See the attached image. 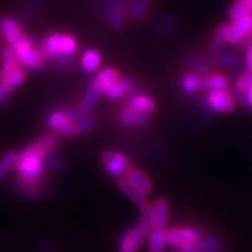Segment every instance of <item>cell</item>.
I'll return each mask as SVG.
<instances>
[{"mask_svg":"<svg viewBox=\"0 0 252 252\" xmlns=\"http://www.w3.org/2000/svg\"><path fill=\"white\" fill-rule=\"evenodd\" d=\"M61 144V136L48 133L39 136L18 155L16 165L17 192L27 198L40 197L45 190L47 159Z\"/></svg>","mask_w":252,"mask_h":252,"instance_id":"obj_1","label":"cell"},{"mask_svg":"<svg viewBox=\"0 0 252 252\" xmlns=\"http://www.w3.org/2000/svg\"><path fill=\"white\" fill-rule=\"evenodd\" d=\"M0 36L12 48L21 64L27 70H40L45 64L40 48L35 45L33 40L22 31L21 22L13 17L0 18Z\"/></svg>","mask_w":252,"mask_h":252,"instance_id":"obj_2","label":"cell"},{"mask_svg":"<svg viewBox=\"0 0 252 252\" xmlns=\"http://www.w3.org/2000/svg\"><path fill=\"white\" fill-rule=\"evenodd\" d=\"M156 103L150 94L143 90L135 89L127 95L124 106L119 112L120 125L126 129H142L150 123L155 112Z\"/></svg>","mask_w":252,"mask_h":252,"instance_id":"obj_3","label":"cell"},{"mask_svg":"<svg viewBox=\"0 0 252 252\" xmlns=\"http://www.w3.org/2000/svg\"><path fill=\"white\" fill-rule=\"evenodd\" d=\"M119 77V71L116 68H113V67L100 68L89 83V87L87 88V92L83 95V98L80 99L77 110L81 113L89 112L95 106L96 100L99 99L100 96H104V93L108 89V87L112 83H115Z\"/></svg>","mask_w":252,"mask_h":252,"instance_id":"obj_4","label":"cell"},{"mask_svg":"<svg viewBox=\"0 0 252 252\" xmlns=\"http://www.w3.org/2000/svg\"><path fill=\"white\" fill-rule=\"evenodd\" d=\"M26 80V68L16 57L12 48L4 45L0 49V83L10 93L22 85Z\"/></svg>","mask_w":252,"mask_h":252,"instance_id":"obj_5","label":"cell"},{"mask_svg":"<svg viewBox=\"0 0 252 252\" xmlns=\"http://www.w3.org/2000/svg\"><path fill=\"white\" fill-rule=\"evenodd\" d=\"M45 61H56L61 57L75 56L77 52L76 37L66 32H52L39 45Z\"/></svg>","mask_w":252,"mask_h":252,"instance_id":"obj_6","label":"cell"},{"mask_svg":"<svg viewBox=\"0 0 252 252\" xmlns=\"http://www.w3.org/2000/svg\"><path fill=\"white\" fill-rule=\"evenodd\" d=\"M80 115L81 112L77 108H71V107L56 108L48 113L47 119H45V125L60 136L73 138V136L79 135L77 120H79Z\"/></svg>","mask_w":252,"mask_h":252,"instance_id":"obj_7","label":"cell"},{"mask_svg":"<svg viewBox=\"0 0 252 252\" xmlns=\"http://www.w3.org/2000/svg\"><path fill=\"white\" fill-rule=\"evenodd\" d=\"M203 230L193 225H178L167 229V247L175 252L194 251L203 236Z\"/></svg>","mask_w":252,"mask_h":252,"instance_id":"obj_8","label":"cell"},{"mask_svg":"<svg viewBox=\"0 0 252 252\" xmlns=\"http://www.w3.org/2000/svg\"><path fill=\"white\" fill-rule=\"evenodd\" d=\"M99 10L106 18L108 26L113 30H120L124 27L127 16H130L127 0H103Z\"/></svg>","mask_w":252,"mask_h":252,"instance_id":"obj_9","label":"cell"},{"mask_svg":"<svg viewBox=\"0 0 252 252\" xmlns=\"http://www.w3.org/2000/svg\"><path fill=\"white\" fill-rule=\"evenodd\" d=\"M203 106L214 113H229L236 108L237 103L230 90L219 89L206 92L202 99Z\"/></svg>","mask_w":252,"mask_h":252,"instance_id":"obj_10","label":"cell"},{"mask_svg":"<svg viewBox=\"0 0 252 252\" xmlns=\"http://www.w3.org/2000/svg\"><path fill=\"white\" fill-rule=\"evenodd\" d=\"M252 37V13L230 21L229 24L228 44L245 49L246 44Z\"/></svg>","mask_w":252,"mask_h":252,"instance_id":"obj_11","label":"cell"},{"mask_svg":"<svg viewBox=\"0 0 252 252\" xmlns=\"http://www.w3.org/2000/svg\"><path fill=\"white\" fill-rule=\"evenodd\" d=\"M102 165L110 178H123L131 167L129 157L116 150H107L102 153Z\"/></svg>","mask_w":252,"mask_h":252,"instance_id":"obj_12","label":"cell"},{"mask_svg":"<svg viewBox=\"0 0 252 252\" xmlns=\"http://www.w3.org/2000/svg\"><path fill=\"white\" fill-rule=\"evenodd\" d=\"M146 241L147 236L139 225H131L121 233L117 242V252H138Z\"/></svg>","mask_w":252,"mask_h":252,"instance_id":"obj_13","label":"cell"},{"mask_svg":"<svg viewBox=\"0 0 252 252\" xmlns=\"http://www.w3.org/2000/svg\"><path fill=\"white\" fill-rule=\"evenodd\" d=\"M135 89L136 85L133 81V79L120 76L115 83H112L110 87H108V89H107L106 93H104V96H107L108 99L113 100L120 99V98H123V96L129 95V94Z\"/></svg>","mask_w":252,"mask_h":252,"instance_id":"obj_14","label":"cell"},{"mask_svg":"<svg viewBox=\"0 0 252 252\" xmlns=\"http://www.w3.org/2000/svg\"><path fill=\"white\" fill-rule=\"evenodd\" d=\"M117 187H119L120 190H121L131 202L135 203L136 206L142 207V206L148 203V194H146V193H143L142 190H139L138 188H135L129 180L126 179L125 176L117 179Z\"/></svg>","mask_w":252,"mask_h":252,"instance_id":"obj_15","label":"cell"},{"mask_svg":"<svg viewBox=\"0 0 252 252\" xmlns=\"http://www.w3.org/2000/svg\"><path fill=\"white\" fill-rule=\"evenodd\" d=\"M153 228H167L169 221V202L165 198H157L151 205Z\"/></svg>","mask_w":252,"mask_h":252,"instance_id":"obj_16","label":"cell"},{"mask_svg":"<svg viewBox=\"0 0 252 252\" xmlns=\"http://www.w3.org/2000/svg\"><path fill=\"white\" fill-rule=\"evenodd\" d=\"M125 178L129 180L135 188H138L139 190H142L143 193H146V194H148V193L152 190V182H151L150 176L147 175L143 170H140L139 167H134V166H131L129 169V171L125 174Z\"/></svg>","mask_w":252,"mask_h":252,"instance_id":"obj_17","label":"cell"},{"mask_svg":"<svg viewBox=\"0 0 252 252\" xmlns=\"http://www.w3.org/2000/svg\"><path fill=\"white\" fill-rule=\"evenodd\" d=\"M183 61L187 66L190 67V71H194L201 76H207L211 73V68H210V63L199 56V54L194 53V52H186L183 54Z\"/></svg>","mask_w":252,"mask_h":252,"instance_id":"obj_18","label":"cell"},{"mask_svg":"<svg viewBox=\"0 0 252 252\" xmlns=\"http://www.w3.org/2000/svg\"><path fill=\"white\" fill-rule=\"evenodd\" d=\"M100 64H102V54L96 49L85 50L80 58V67L87 73L98 72L100 70Z\"/></svg>","mask_w":252,"mask_h":252,"instance_id":"obj_19","label":"cell"},{"mask_svg":"<svg viewBox=\"0 0 252 252\" xmlns=\"http://www.w3.org/2000/svg\"><path fill=\"white\" fill-rule=\"evenodd\" d=\"M148 241V252H165L167 249V228H153Z\"/></svg>","mask_w":252,"mask_h":252,"instance_id":"obj_20","label":"cell"},{"mask_svg":"<svg viewBox=\"0 0 252 252\" xmlns=\"http://www.w3.org/2000/svg\"><path fill=\"white\" fill-rule=\"evenodd\" d=\"M180 88L188 95H196L199 90H202V76L194 71L184 73V76L180 79Z\"/></svg>","mask_w":252,"mask_h":252,"instance_id":"obj_21","label":"cell"},{"mask_svg":"<svg viewBox=\"0 0 252 252\" xmlns=\"http://www.w3.org/2000/svg\"><path fill=\"white\" fill-rule=\"evenodd\" d=\"M228 36H229V24H221L216 27L215 32H214L213 37H211L209 44L210 53L215 54L218 53V52L224 50V45L228 44Z\"/></svg>","mask_w":252,"mask_h":252,"instance_id":"obj_22","label":"cell"},{"mask_svg":"<svg viewBox=\"0 0 252 252\" xmlns=\"http://www.w3.org/2000/svg\"><path fill=\"white\" fill-rule=\"evenodd\" d=\"M224 245L222 241L213 233H203L202 238L199 241L198 246L194 251L198 252H222ZM193 252V251H190Z\"/></svg>","mask_w":252,"mask_h":252,"instance_id":"obj_23","label":"cell"},{"mask_svg":"<svg viewBox=\"0 0 252 252\" xmlns=\"http://www.w3.org/2000/svg\"><path fill=\"white\" fill-rule=\"evenodd\" d=\"M155 31L157 35H169L176 26V18L174 14L165 12V13H159L156 17V20L153 22Z\"/></svg>","mask_w":252,"mask_h":252,"instance_id":"obj_24","label":"cell"},{"mask_svg":"<svg viewBox=\"0 0 252 252\" xmlns=\"http://www.w3.org/2000/svg\"><path fill=\"white\" fill-rule=\"evenodd\" d=\"M210 62L213 64H218V66L225 67V68H234L239 64V58L237 54L232 53V52H218L215 54H210Z\"/></svg>","mask_w":252,"mask_h":252,"instance_id":"obj_25","label":"cell"},{"mask_svg":"<svg viewBox=\"0 0 252 252\" xmlns=\"http://www.w3.org/2000/svg\"><path fill=\"white\" fill-rule=\"evenodd\" d=\"M228 77L221 73H210L202 77V90L211 92V90L228 89Z\"/></svg>","mask_w":252,"mask_h":252,"instance_id":"obj_26","label":"cell"},{"mask_svg":"<svg viewBox=\"0 0 252 252\" xmlns=\"http://www.w3.org/2000/svg\"><path fill=\"white\" fill-rule=\"evenodd\" d=\"M20 153L16 151H8L0 157V180L4 179L13 169H16Z\"/></svg>","mask_w":252,"mask_h":252,"instance_id":"obj_27","label":"cell"},{"mask_svg":"<svg viewBox=\"0 0 252 252\" xmlns=\"http://www.w3.org/2000/svg\"><path fill=\"white\" fill-rule=\"evenodd\" d=\"M252 13V0H236L228 10V17L234 21L239 17Z\"/></svg>","mask_w":252,"mask_h":252,"instance_id":"obj_28","label":"cell"},{"mask_svg":"<svg viewBox=\"0 0 252 252\" xmlns=\"http://www.w3.org/2000/svg\"><path fill=\"white\" fill-rule=\"evenodd\" d=\"M138 225L142 229V232L144 233L148 238L151 230L153 229V221H152V209L151 205H144L140 207L139 210V220H138Z\"/></svg>","mask_w":252,"mask_h":252,"instance_id":"obj_29","label":"cell"},{"mask_svg":"<svg viewBox=\"0 0 252 252\" xmlns=\"http://www.w3.org/2000/svg\"><path fill=\"white\" fill-rule=\"evenodd\" d=\"M151 0H131L130 3V17L135 21H140L148 12Z\"/></svg>","mask_w":252,"mask_h":252,"instance_id":"obj_30","label":"cell"},{"mask_svg":"<svg viewBox=\"0 0 252 252\" xmlns=\"http://www.w3.org/2000/svg\"><path fill=\"white\" fill-rule=\"evenodd\" d=\"M96 120L93 115L88 113H81L77 120V129H79V135L90 133L95 127Z\"/></svg>","mask_w":252,"mask_h":252,"instance_id":"obj_31","label":"cell"},{"mask_svg":"<svg viewBox=\"0 0 252 252\" xmlns=\"http://www.w3.org/2000/svg\"><path fill=\"white\" fill-rule=\"evenodd\" d=\"M252 87V71L245 70V72H242L237 77L236 80V92L239 95H243V94Z\"/></svg>","mask_w":252,"mask_h":252,"instance_id":"obj_32","label":"cell"},{"mask_svg":"<svg viewBox=\"0 0 252 252\" xmlns=\"http://www.w3.org/2000/svg\"><path fill=\"white\" fill-rule=\"evenodd\" d=\"M47 169H49L53 173H61L64 169V162L58 155L52 153L47 159Z\"/></svg>","mask_w":252,"mask_h":252,"instance_id":"obj_33","label":"cell"},{"mask_svg":"<svg viewBox=\"0 0 252 252\" xmlns=\"http://www.w3.org/2000/svg\"><path fill=\"white\" fill-rule=\"evenodd\" d=\"M44 1H45V0H27L24 9H22V16H24L25 18H31Z\"/></svg>","mask_w":252,"mask_h":252,"instance_id":"obj_34","label":"cell"},{"mask_svg":"<svg viewBox=\"0 0 252 252\" xmlns=\"http://www.w3.org/2000/svg\"><path fill=\"white\" fill-rule=\"evenodd\" d=\"M245 70L252 71V37L245 47Z\"/></svg>","mask_w":252,"mask_h":252,"instance_id":"obj_35","label":"cell"},{"mask_svg":"<svg viewBox=\"0 0 252 252\" xmlns=\"http://www.w3.org/2000/svg\"><path fill=\"white\" fill-rule=\"evenodd\" d=\"M10 96V92L7 89V88L4 87L3 84L0 83V106H3L5 103L8 102Z\"/></svg>","mask_w":252,"mask_h":252,"instance_id":"obj_36","label":"cell"},{"mask_svg":"<svg viewBox=\"0 0 252 252\" xmlns=\"http://www.w3.org/2000/svg\"><path fill=\"white\" fill-rule=\"evenodd\" d=\"M242 102L246 107H249L250 110H252V87L242 95Z\"/></svg>","mask_w":252,"mask_h":252,"instance_id":"obj_37","label":"cell"},{"mask_svg":"<svg viewBox=\"0 0 252 252\" xmlns=\"http://www.w3.org/2000/svg\"><path fill=\"white\" fill-rule=\"evenodd\" d=\"M92 1H93V3L95 4L96 8H98V9H99L100 5H102V3H103V0H92Z\"/></svg>","mask_w":252,"mask_h":252,"instance_id":"obj_38","label":"cell"},{"mask_svg":"<svg viewBox=\"0 0 252 252\" xmlns=\"http://www.w3.org/2000/svg\"><path fill=\"white\" fill-rule=\"evenodd\" d=\"M193 252H198V251H193Z\"/></svg>","mask_w":252,"mask_h":252,"instance_id":"obj_39","label":"cell"}]
</instances>
